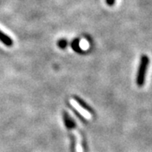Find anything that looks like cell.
<instances>
[{
  "mask_svg": "<svg viewBox=\"0 0 152 152\" xmlns=\"http://www.w3.org/2000/svg\"><path fill=\"white\" fill-rule=\"evenodd\" d=\"M106 3L108 6H113L115 4V0H106Z\"/></svg>",
  "mask_w": 152,
  "mask_h": 152,
  "instance_id": "obj_7",
  "label": "cell"
},
{
  "mask_svg": "<svg viewBox=\"0 0 152 152\" xmlns=\"http://www.w3.org/2000/svg\"><path fill=\"white\" fill-rule=\"evenodd\" d=\"M149 64H150L149 57L145 54L142 55L136 75V84L139 87H143L145 83V77H146Z\"/></svg>",
  "mask_w": 152,
  "mask_h": 152,
  "instance_id": "obj_1",
  "label": "cell"
},
{
  "mask_svg": "<svg viewBox=\"0 0 152 152\" xmlns=\"http://www.w3.org/2000/svg\"><path fill=\"white\" fill-rule=\"evenodd\" d=\"M73 99L76 102H77V104H78L80 107H82L83 109H85L86 111H87L88 113H90L91 114H94V110H93L92 107H90L83 99H81L80 97H79V96H75L73 97Z\"/></svg>",
  "mask_w": 152,
  "mask_h": 152,
  "instance_id": "obj_2",
  "label": "cell"
},
{
  "mask_svg": "<svg viewBox=\"0 0 152 152\" xmlns=\"http://www.w3.org/2000/svg\"><path fill=\"white\" fill-rule=\"evenodd\" d=\"M58 46L61 49L66 48H67V46H68V42H67V40L61 39L59 42H58Z\"/></svg>",
  "mask_w": 152,
  "mask_h": 152,
  "instance_id": "obj_5",
  "label": "cell"
},
{
  "mask_svg": "<svg viewBox=\"0 0 152 152\" xmlns=\"http://www.w3.org/2000/svg\"><path fill=\"white\" fill-rule=\"evenodd\" d=\"M69 107H70V109H72V110L74 111V113H75L76 115H77V117H78V118H79L81 120L83 123H87V121H86V118H84V117H83V116H82L81 114L80 113H78L76 109H75V108H74V107H72L71 106H69Z\"/></svg>",
  "mask_w": 152,
  "mask_h": 152,
  "instance_id": "obj_6",
  "label": "cell"
},
{
  "mask_svg": "<svg viewBox=\"0 0 152 152\" xmlns=\"http://www.w3.org/2000/svg\"><path fill=\"white\" fill-rule=\"evenodd\" d=\"M80 42H79V40H74L73 42H72V43H71V47H72V48L73 50L76 52V53H84V52H83V50L80 48Z\"/></svg>",
  "mask_w": 152,
  "mask_h": 152,
  "instance_id": "obj_4",
  "label": "cell"
},
{
  "mask_svg": "<svg viewBox=\"0 0 152 152\" xmlns=\"http://www.w3.org/2000/svg\"><path fill=\"white\" fill-rule=\"evenodd\" d=\"M0 42L7 47H12L14 44L12 38L8 35H6L4 32H3L1 30H0Z\"/></svg>",
  "mask_w": 152,
  "mask_h": 152,
  "instance_id": "obj_3",
  "label": "cell"
}]
</instances>
